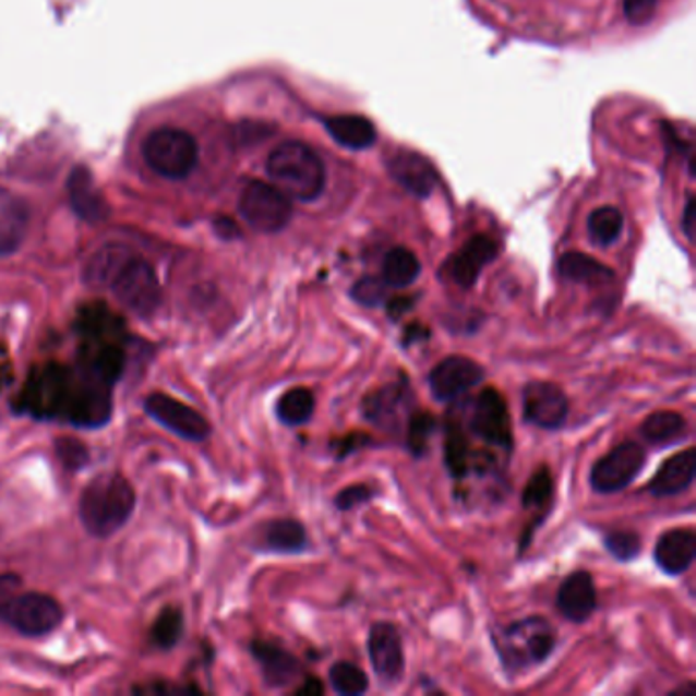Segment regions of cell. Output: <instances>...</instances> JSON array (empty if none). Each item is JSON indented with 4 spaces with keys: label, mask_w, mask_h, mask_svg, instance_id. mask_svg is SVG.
<instances>
[{
    "label": "cell",
    "mask_w": 696,
    "mask_h": 696,
    "mask_svg": "<svg viewBox=\"0 0 696 696\" xmlns=\"http://www.w3.org/2000/svg\"><path fill=\"white\" fill-rule=\"evenodd\" d=\"M135 492L121 475H100L80 496V519L95 538H111L131 517Z\"/></svg>",
    "instance_id": "6da1fadb"
},
{
    "label": "cell",
    "mask_w": 696,
    "mask_h": 696,
    "mask_svg": "<svg viewBox=\"0 0 696 696\" xmlns=\"http://www.w3.org/2000/svg\"><path fill=\"white\" fill-rule=\"evenodd\" d=\"M266 170L272 182L295 201L313 203L325 190V166L307 143H280L269 154Z\"/></svg>",
    "instance_id": "7a4b0ae2"
},
{
    "label": "cell",
    "mask_w": 696,
    "mask_h": 696,
    "mask_svg": "<svg viewBox=\"0 0 696 696\" xmlns=\"http://www.w3.org/2000/svg\"><path fill=\"white\" fill-rule=\"evenodd\" d=\"M111 388L84 368L68 370V391L63 398L62 419L79 428H100L111 417Z\"/></svg>",
    "instance_id": "3957f363"
},
{
    "label": "cell",
    "mask_w": 696,
    "mask_h": 696,
    "mask_svg": "<svg viewBox=\"0 0 696 696\" xmlns=\"http://www.w3.org/2000/svg\"><path fill=\"white\" fill-rule=\"evenodd\" d=\"M555 633L543 617H527L505 627L499 635V656L508 670L541 664L552 656Z\"/></svg>",
    "instance_id": "277c9868"
},
{
    "label": "cell",
    "mask_w": 696,
    "mask_h": 696,
    "mask_svg": "<svg viewBox=\"0 0 696 696\" xmlns=\"http://www.w3.org/2000/svg\"><path fill=\"white\" fill-rule=\"evenodd\" d=\"M143 158L158 175L180 180L194 170L199 145L194 137L178 127H159L143 142Z\"/></svg>",
    "instance_id": "5b68a950"
},
{
    "label": "cell",
    "mask_w": 696,
    "mask_h": 696,
    "mask_svg": "<svg viewBox=\"0 0 696 696\" xmlns=\"http://www.w3.org/2000/svg\"><path fill=\"white\" fill-rule=\"evenodd\" d=\"M109 288L117 301L135 315H154L161 301V288L156 269L135 253L115 274Z\"/></svg>",
    "instance_id": "8992f818"
},
{
    "label": "cell",
    "mask_w": 696,
    "mask_h": 696,
    "mask_svg": "<svg viewBox=\"0 0 696 696\" xmlns=\"http://www.w3.org/2000/svg\"><path fill=\"white\" fill-rule=\"evenodd\" d=\"M239 213L255 231L278 233L290 223L292 205L278 187L253 180L241 192Z\"/></svg>",
    "instance_id": "52a82bcc"
},
{
    "label": "cell",
    "mask_w": 696,
    "mask_h": 696,
    "mask_svg": "<svg viewBox=\"0 0 696 696\" xmlns=\"http://www.w3.org/2000/svg\"><path fill=\"white\" fill-rule=\"evenodd\" d=\"M0 619L23 635L39 637L62 623L63 611L60 602L49 595L25 592L13 597V601L2 609Z\"/></svg>",
    "instance_id": "ba28073f"
},
{
    "label": "cell",
    "mask_w": 696,
    "mask_h": 696,
    "mask_svg": "<svg viewBox=\"0 0 696 696\" xmlns=\"http://www.w3.org/2000/svg\"><path fill=\"white\" fill-rule=\"evenodd\" d=\"M646 466V449L635 442L619 443L590 470V484L601 494H613L632 484Z\"/></svg>",
    "instance_id": "9c48e42d"
},
{
    "label": "cell",
    "mask_w": 696,
    "mask_h": 696,
    "mask_svg": "<svg viewBox=\"0 0 696 696\" xmlns=\"http://www.w3.org/2000/svg\"><path fill=\"white\" fill-rule=\"evenodd\" d=\"M68 391V370L58 364L33 370L21 396V411L39 419H51L62 415L63 398Z\"/></svg>",
    "instance_id": "30bf717a"
},
{
    "label": "cell",
    "mask_w": 696,
    "mask_h": 696,
    "mask_svg": "<svg viewBox=\"0 0 696 696\" xmlns=\"http://www.w3.org/2000/svg\"><path fill=\"white\" fill-rule=\"evenodd\" d=\"M470 431L476 437L491 445L511 449L513 445L511 415L501 393H496L494 388H484L480 395L476 396L472 415H470Z\"/></svg>",
    "instance_id": "8fae6325"
},
{
    "label": "cell",
    "mask_w": 696,
    "mask_h": 696,
    "mask_svg": "<svg viewBox=\"0 0 696 696\" xmlns=\"http://www.w3.org/2000/svg\"><path fill=\"white\" fill-rule=\"evenodd\" d=\"M145 411L152 419H156L159 425L175 431L176 435L182 440L203 442L211 435V425L205 417L172 396L161 395V393L147 396Z\"/></svg>",
    "instance_id": "7c38bea8"
},
{
    "label": "cell",
    "mask_w": 696,
    "mask_h": 696,
    "mask_svg": "<svg viewBox=\"0 0 696 696\" xmlns=\"http://www.w3.org/2000/svg\"><path fill=\"white\" fill-rule=\"evenodd\" d=\"M484 380V368L464 356H449L429 374L431 395L440 403H454Z\"/></svg>",
    "instance_id": "4fadbf2b"
},
{
    "label": "cell",
    "mask_w": 696,
    "mask_h": 696,
    "mask_svg": "<svg viewBox=\"0 0 696 696\" xmlns=\"http://www.w3.org/2000/svg\"><path fill=\"white\" fill-rule=\"evenodd\" d=\"M568 396L552 382H529L523 388V415L539 429H560L568 419Z\"/></svg>",
    "instance_id": "5bb4252c"
},
{
    "label": "cell",
    "mask_w": 696,
    "mask_h": 696,
    "mask_svg": "<svg viewBox=\"0 0 696 696\" xmlns=\"http://www.w3.org/2000/svg\"><path fill=\"white\" fill-rule=\"evenodd\" d=\"M368 656L382 682H396L405 674V651L400 635L391 623H374L368 633Z\"/></svg>",
    "instance_id": "9a60e30c"
},
{
    "label": "cell",
    "mask_w": 696,
    "mask_h": 696,
    "mask_svg": "<svg viewBox=\"0 0 696 696\" xmlns=\"http://www.w3.org/2000/svg\"><path fill=\"white\" fill-rule=\"evenodd\" d=\"M496 253L499 245L494 239L489 236H476L449 260V278L461 288H472L482 268L491 264Z\"/></svg>",
    "instance_id": "2e32d148"
},
{
    "label": "cell",
    "mask_w": 696,
    "mask_h": 696,
    "mask_svg": "<svg viewBox=\"0 0 696 696\" xmlns=\"http://www.w3.org/2000/svg\"><path fill=\"white\" fill-rule=\"evenodd\" d=\"M557 609L572 623H583L597 609V586L588 572H574L557 590Z\"/></svg>",
    "instance_id": "e0dca14e"
},
{
    "label": "cell",
    "mask_w": 696,
    "mask_h": 696,
    "mask_svg": "<svg viewBox=\"0 0 696 696\" xmlns=\"http://www.w3.org/2000/svg\"><path fill=\"white\" fill-rule=\"evenodd\" d=\"M696 472V449L688 447L681 454H674L665 459L658 468L656 476L649 482V492L658 499L676 496L681 492L691 489Z\"/></svg>",
    "instance_id": "ac0fdd59"
},
{
    "label": "cell",
    "mask_w": 696,
    "mask_h": 696,
    "mask_svg": "<svg viewBox=\"0 0 696 696\" xmlns=\"http://www.w3.org/2000/svg\"><path fill=\"white\" fill-rule=\"evenodd\" d=\"M696 555V536L693 529H672L658 539L653 560L670 576L684 574L693 566Z\"/></svg>",
    "instance_id": "d6986e66"
},
{
    "label": "cell",
    "mask_w": 696,
    "mask_h": 696,
    "mask_svg": "<svg viewBox=\"0 0 696 696\" xmlns=\"http://www.w3.org/2000/svg\"><path fill=\"white\" fill-rule=\"evenodd\" d=\"M70 205L76 211L80 219L98 223L109 217V205L100 190L96 189L95 178L86 166H76L68 178Z\"/></svg>",
    "instance_id": "ffe728a7"
},
{
    "label": "cell",
    "mask_w": 696,
    "mask_h": 696,
    "mask_svg": "<svg viewBox=\"0 0 696 696\" xmlns=\"http://www.w3.org/2000/svg\"><path fill=\"white\" fill-rule=\"evenodd\" d=\"M32 208L25 199L0 190V255L15 252L27 236Z\"/></svg>",
    "instance_id": "44dd1931"
},
{
    "label": "cell",
    "mask_w": 696,
    "mask_h": 696,
    "mask_svg": "<svg viewBox=\"0 0 696 696\" xmlns=\"http://www.w3.org/2000/svg\"><path fill=\"white\" fill-rule=\"evenodd\" d=\"M391 175L415 196H428L435 187V170L428 159L415 152H398L391 159Z\"/></svg>",
    "instance_id": "7402d4cb"
},
{
    "label": "cell",
    "mask_w": 696,
    "mask_h": 696,
    "mask_svg": "<svg viewBox=\"0 0 696 696\" xmlns=\"http://www.w3.org/2000/svg\"><path fill=\"white\" fill-rule=\"evenodd\" d=\"M323 123L333 140L349 149H365L376 142V127L360 115H333Z\"/></svg>",
    "instance_id": "603a6c76"
},
{
    "label": "cell",
    "mask_w": 696,
    "mask_h": 696,
    "mask_svg": "<svg viewBox=\"0 0 696 696\" xmlns=\"http://www.w3.org/2000/svg\"><path fill=\"white\" fill-rule=\"evenodd\" d=\"M255 660L262 665L264 679L269 686H286L301 674V664L295 656H290L285 649L276 648L272 644L255 641L252 646Z\"/></svg>",
    "instance_id": "cb8c5ba5"
},
{
    "label": "cell",
    "mask_w": 696,
    "mask_h": 696,
    "mask_svg": "<svg viewBox=\"0 0 696 696\" xmlns=\"http://www.w3.org/2000/svg\"><path fill=\"white\" fill-rule=\"evenodd\" d=\"M407 398H409L407 384H403V382L388 384L376 393L365 396L364 405H362L364 415L368 417V421L376 423L380 428H391L393 421H396L398 412L405 411Z\"/></svg>",
    "instance_id": "d4e9b609"
},
{
    "label": "cell",
    "mask_w": 696,
    "mask_h": 696,
    "mask_svg": "<svg viewBox=\"0 0 696 696\" xmlns=\"http://www.w3.org/2000/svg\"><path fill=\"white\" fill-rule=\"evenodd\" d=\"M557 268L560 274L574 285L601 286L613 283L615 278L613 269L586 253L569 252L562 255Z\"/></svg>",
    "instance_id": "484cf974"
},
{
    "label": "cell",
    "mask_w": 696,
    "mask_h": 696,
    "mask_svg": "<svg viewBox=\"0 0 696 696\" xmlns=\"http://www.w3.org/2000/svg\"><path fill=\"white\" fill-rule=\"evenodd\" d=\"M262 538L269 552H278V554H299L307 545V531L301 523L295 519L268 523Z\"/></svg>",
    "instance_id": "4316f807"
},
{
    "label": "cell",
    "mask_w": 696,
    "mask_h": 696,
    "mask_svg": "<svg viewBox=\"0 0 696 696\" xmlns=\"http://www.w3.org/2000/svg\"><path fill=\"white\" fill-rule=\"evenodd\" d=\"M639 433L646 442L653 443V445H670V443L679 442L684 437L686 419L682 417L681 412H651L641 423Z\"/></svg>",
    "instance_id": "83f0119b"
},
{
    "label": "cell",
    "mask_w": 696,
    "mask_h": 696,
    "mask_svg": "<svg viewBox=\"0 0 696 696\" xmlns=\"http://www.w3.org/2000/svg\"><path fill=\"white\" fill-rule=\"evenodd\" d=\"M133 255L131 250H127L123 245H105L103 250L93 255V260L88 262L84 278L86 283L93 286H107L112 283L115 274L125 264L127 260Z\"/></svg>",
    "instance_id": "f1b7e54d"
},
{
    "label": "cell",
    "mask_w": 696,
    "mask_h": 696,
    "mask_svg": "<svg viewBox=\"0 0 696 696\" xmlns=\"http://www.w3.org/2000/svg\"><path fill=\"white\" fill-rule=\"evenodd\" d=\"M421 274V264L417 255L407 248H395L386 253L382 264V280L395 288L411 286Z\"/></svg>",
    "instance_id": "f546056e"
},
{
    "label": "cell",
    "mask_w": 696,
    "mask_h": 696,
    "mask_svg": "<svg viewBox=\"0 0 696 696\" xmlns=\"http://www.w3.org/2000/svg\"><path fill=\"white\" fill-rule=\"evenodd\" d=\"M313 412H315V396L309 388H302V386L285 393L276 405L278 419L288 428L304 425L313 417Z\"/></svg>",
    "instance_id": "4dcf8cb0"
},
{
    "label": "cell",
    "mask_w": 696,
    "mask_h": 696,
    "mask_svg": "<svg viewBox=\"0 0 696 696\" xmlns=\"http://www.w3.org/2000/svg\"><path fill=\"white\" fill-rule=\"evenodd\" d=\"M586 229H588V238L595 245L609 248L621 238L623 215L615 206H601L588 217Z\"/></svg>",
    "instance_id": "1f68e13d"
},
{
    "label": "cell",
    "mask_w": 696,
    "mask_h": 696,
    "mask_svg": "<svg viewBox=\"0 0 696 696\" xmlns=\"http://www.w3.org/2000/svg\"><path fill=\"white\" fill-rule=\"evenodd\" d=\"M445 464L454 478L468 475V440L456 419L445 425Z\"/></svg>",
    "instance_id": "d6a6232c"
},
{
    "label": "cell",
    "mask_w": 696,
    "mask_h": 696,
    "mask_svg": "<svg viewBox=\"0 0 696 696\" xmlns=\"http://www.w3.org/2000/svg\"><path fill=\"white\" fill-rule=\"evenodd\" d=\"M329 681L337 695L360 696L368 691V676L360 665L337 662L329 670Z\"/></svg>",
    "instance_id": "836d02e7"
},
{
    "label": "cell",
    "mask_w": 696,
    "mask_h": 696,
    "mask_svg": "<svg viewBox=\"0 0 696 696\" xmlns=\"http://www.w3.org/2000/svg\"><path fill=\"white\" fill-rule=\"evenodd\" d=\"M435 417L428 411L415 412L409 417V429H407V443L415 456L425 454L429 440L435 433Z\"/></svg>",
    "instance_id": "e575fe53"
},
{
    "label": "cell",
    "mask_w": 696,
    "mask_h": 696,
    "mask_svg": "<svg viewBox=\"0 0 696 696\" xmlns=\"http://www.w3.org/2000/svg\"><path fill=\"white\" fill-rule=\"evenodd\" d=\"M552 494H554V480L550 470H539L531 476V480L527 482L525 491H523V506L525 508H541L552 503Z\"/></svg>",
    "instance_id": "d590c367"
},
{
    "label": "cell",
    "mask_w": 696,
    "mask_h": 696,
    "mask_svg": "<svg viewBox=\"0 0 696 696\" xmlns=\"http://www.w3.org/2000/svg\"><path fill=\"white\" fill-rule=\"evenodd\" d=\"M182 633V615L176 609L161 611L158 621L152 627V639L159 648H172Z\"/></svg>",
    "instance_id": "8d00e7d4"
},
{
    "label": "cell",
    "mask_w": 696,
    "mask_h": 696,
    "mask_svg": "<svg viewBox=\"0 0 696 696\" xmlns=\"http://www.w3.org/2000/svg\"><path fill=\"white\" fill-rule=\"evenodd\" d=\"M604 548L619 562H632L641 552V539L633 531H611L604 538Z\"/></svg>",
    "instance_id": "74e56055"
},
{
    "label": "cell",
    "mask_w": 696,
    "mask_h": 696,
    "mask_svg": "<svg viewBox=\"0 0 696 696\" xmlns=\"http://www.w3.org/2000/svg\"><path fill=\"white\" fill-rule=\"evenodd\" d=\"M386 290H388V285L382 278L368 276V278H362V280H358L353 285L351 299L358 304H362V307L374 309V307H380L386 301Z\"/></svg>",
    "instance_id": "f35d334b"
},
{
    "label": "cell",
    "mask_w": 696,
    "mask_h": 696,
    "mask_svg": "<svg viewBox=\"0 0 696 696\" xmlns=\"http://www.w3.org/2000/svg\"><path fill=\"white\" fill-rule=\"evenodd\" d=\"M56 449H58V456L62 458L65 468L70 470H76L82 464H86L88 454H86V447L76 440H60L56 443Z\"/></svg>",
    "instance_id": "ab89813d"
},
{
    "label": "cell",
    "mask_w": 696,
    "mask_h": 696,
    "mask_svg": "<svg viewBox=\"0 0 696 696\" xmlns=\"http://www.w3.org/2000/svg\"><path fill=\"white\" fill-rule=\"evenodd\" d=\"M374 492L370 491L364 484H351L346 487L344 491L337 492L335 496V506L341 508V511H351L356 506L364 505L370 499H372Z\"/></svg>",
    "instance_id": "60d3db41"
},
{
    "label": "cell",
    "mask_w": 696,
    "mask_h": 696,
    "mask_svg": "<svg viewBox=\"0 0 696 696\" xmlns=\"http://www.w3.org/2000/svg\"><path fill=\"white\" fill-rule=\"evenodd\" d=\"M656 4L658 0H625V16L633 25H644L653 15Z\"/></svg>",
    "instance_id": "b9f144b4"
},
{
    "label": "cell",
    "mask_w": 696,
    "mask_h": 696,
    "mask_svg": "<svg viewBox=\"0 0 696 696\" xmlns=\"http://www.w3.org/2000/svg\"><path fill=\"white\" fill-rule=\"evenodd\" d=\"M16 588H19L16 576H0V613L9 602L13 601V597H16Z\"/></svg>",
    "instance_id": "7bdbcfd3"
},
{
    "label": "cell",
    "mask_w": 696,
    "mask_h": 696,
    "mask_svg": "<svg viewBox=\"0 0 696 696\" xmlns=\"http://www.w3.org/2000/svg\"><path fill=\"white\" fill-rule=\"evenodd\" d=\"M695 199L691 196L688 201H686V206H684V215H682V229H684V236L693 241L695 238Z\"/></svg>",
    "instance_id": "ee69618b"
},
{
    "label": "cell",
    "mask_w": 696,
    "mask_h": 696,
    "mask_svg": "<svg viewBox=\"0 0 696 696\" xmlns=\"http://www.w3.org/2000/svg\"><path fill=\"white\" fill-rule=\"evenodd\" d=\"M412 297H396L393 301L388 302V315L391 319H403L405 313H409L412 309Z\"/></svg>",
    "instance_id": "f6af8a7d"
},
{
    "label": "cell",
    "mask_w": 696,
    "mask_h": 696,
    "mask_svg": "<svg viewBox=\"0 0 696 696\" xmlns=\"http://www.w3.org/2000/svg\"><path fill=\"white\" fill-rule=\"evenodd\" d=\"M215 231L225 239L239 238L238 225L231 221V219H227V217H221V219L215 221Z\"/></svg>",
    "instance_id": "bcb514c9"
},
{
    "label": "cell",
    "mask_w": 696,
    "mask_h": 696,
    "mask_svg": "<svg viewBox=\"0 0 696 696\" xmlns=\"http://www.w3.org/2000/svg\"><path fill=\"white\" fill-rule=\"evenodd\" d=\"M365 437L362 433H356V435H349L346 442L339 443V447H341V454L339 456H344V454H349V452H353V449H358L360 445H364Z\"/></svg>",
    "instance_id": "7dc6e473"
},
{
    "label": "cell",
    "mask_w": 696,
    "mask_h": 696,
    "mask_svg": "<svg viewBox=\"0 0 696 696\" xmlns=\"http://www.w3.org/2000/svg\"><path fill=\"white\" fill-rule=\"evenodd\" d=\"M297 695H304V696L323 695V684H321V681H316V679H309V681L304 682L301 688L297 691Z\"/></svg>",
    "instance_id": "c3c4849f"
}]
</instances>
